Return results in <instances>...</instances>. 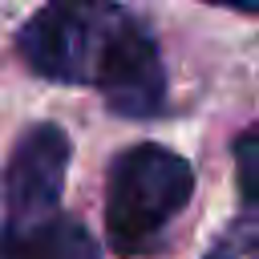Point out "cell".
Instances as JSON below:
<instances>
[{"label": "cell", "instance_id": "4", "mask_svg": "<svg viewBox=\"0 0 259 259\" xmlns=\"http://www.w3.org/2000/svg\"><path fill=\"white\" fill-rule=\"evenodd\" d=\"M0 259H101V251L81 219L61 206H28L4 210Z\"/></svg>", "mask_w": 259, "mask_h": 259}, {"label": "cell", "instance_id": "2", "mask_svg": "<svg viewBox=\"0 0 259 259\" xmlns=\"http://www.w3.org/2000/svg\"><path fill=\"white\" fill-rule=\"evenodd\" d=\"M194 194V170L182 154L138 142L105 174V239L121 259H150L166 247L170 223Z\"/></svg>", "mask_w": 259, "mask_h": 259}, {"label": "cell", "instance_id": "6", "mask_svg": "<svg viewBox=\"0 0 259 259\" xmlns=\"http://www.w3.org/2000/svg\"><path fill=\"white\" fill-rule=\"evenodd\" d=\"M202 259H259V219L235 223Z\"/></svg>", "mask_w": 259, "mask_h": 259}, {"label": "cell", "instance_id": "7", "mask_svg": "<svg viewBox=\"0 0 259 259\" xmlns=\"http://www.w3.org/2000/svg\"><path fill=\"white\" fill-rule=\"evenodd\" d=\"M206 4H219V8H235V12H259V0H206Z\"/></svg>", "mask_w": 259, "mask_h": 259}, {"label": "cell", "instance_id": "1", "mask_svg": "<svg viewBox=\"0 0 259 259\" xmlns=\"http://www.w3.org/2000/svg\"><path fill=\"white\" fill-rule=\"evenodd\" d=\"M20 65L57 85H89L117 117H158L166 69L146 24L117 0H45L16 28Z\"/></svg>", "mask_w": 259, "mask_h": 259}, {"label": "cell", "instance_id": "3", "mask_svg": "<svg viewBox=\"0 0 259 259\" xmlns=\"http://www.w3.org/2000/svg\"><path fill=\"white\" fill-rule=\"evenodd\" d=\"M73 162V142L57 121H32L4 166V210L61 206L65 178Z\"/></svg>", "mask_w": 259, "mask_h": 259}, {"label": "cell", "instance_id": "5", "mask_svg": "<svg viewBox=\"0 0 259 259\" xmlns=\"http://www.w3.org/2000/svg\"><path fill=\"white\" fill-rule=\"evenodd\" d=\"M235 186L243 202H259V125L235 138Z\"/></svg>", "mask_w": 259, "mask_h": 259}]
</instances>
